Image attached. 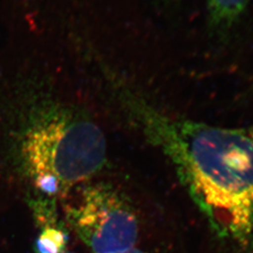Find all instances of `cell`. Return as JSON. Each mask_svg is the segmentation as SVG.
Here are the masks:
<instances>
[{
	"label": "cell",
	"mask_w": 253,
	"mask_h": 253,
	"mask_svg": "<svg viewBox=\"0 0 253 253\" xmlns=\"http://www.w3.org/2000/svg\"><path fill=\"white\" fill-rule=\"evenodd\" d=\"M118 99L145 139L170 161L217 235L253 245V124L212 126L168 112L123 82Z\"/></svg>",
	"instance_id": "cell-1"
},
{
	"label": "cell",
	"mask_w": 253,
	"mask_h": 253,
	"mask_svg": "<svg viewBox=\"0 0 253 253\" xmlns=\"http://www.w3.org/2000/svg\"><path fill=\"white\" fill-rule=\"evenodd\" d=\"M68 213L76 233L94 253H120L135 247L137 217L115 190L89 187Z\"/></svg>",
	"instance_id": "cell-3"
},
{
	"label": "cell",
	"mask_w": 253,
	"mask_h": 253,
	"mask_svg": "<svg viewBox=\"0 0 253 253\" xmlns=\"http://www.w3.org/2000/svg\"><path fill=\"white\" fill-rule=\"evenodd\" d=\"M251 0H207L209 27L220 34L229 32L244 16Z\"/></svg>",
	"instance_id": "cell-4"
},
{
	"label": "cell",
	"mask_w": 253,
	"mask_h": 253,
	"mask_svg": "<svg viewBox=\"0 0 253 253\" xmlns=\"http://www.w3.org/2000/svg\"><path fill=\"white\" fill-rule=\"evenodd\" d=\"M21 155L37 189L65 193L100 171L106 142L100 127L61 104H38L21 139Z\"/></svg>",
	"instance_id": "cell-2"
},
{
	"label": "cell",
	"mask_w": 253,
	"mask_h": 253,
	"mask_svg": "<svg viewBox=\"0 0 253 253\" xmlns=\"http://www.w3.org/2000/svg\"></svg>",
	"instance_id": "cell-7"
},
{
	"label": "cell",
	"mask_w": 253,
	"mask_h": 253,
	"mask_svg": "<svg viewBox=\"0 0 253 253\" xmlns=\"http://www.w3.org/2000/svg\"><path fill=\"white\" fill-rule=\"evenodd\" d=\"M66 241V235L61 230L56 227H45L37 239V253H62Z\"/></svg>",
	"instance_id": "cell-5"
},
{
	"label": "cell",
	"mask_w": 253,
	"mask_h": 253,
	"mask_svg": "<svg viewBox=\"0 0 253 253\" xmlns=\"http://www.w3.org/2000/svg\"><path fill=\"white\" fill-rule=\"evenodd\" d=\"M145 253V252H143V251H140V250H138V249H136L135 247L134 248H132V249H129V250H127L126 252H123V253Z\"/></svg>",
	"instance_id": "cell-6"
}]
</instances>
